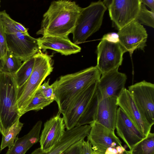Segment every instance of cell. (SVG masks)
<instances>
[{"instance_id": "obj_19", "label": "cell", "mask_w": 154, "mask_h": 154, "mask_svg": "<svg viewBox=\"0 0 154 154\" xmlns=\"http://www.w3.org/2000/svg\"><path fill=\"white\" fill-rule=\"evenodd\" d=\"M39 48L51 49L65 56L78 53L81 48L72 42L67 37L42 36L37 38Z\"/></svg>"}, {"instance_id": "obj_24", "label": "cell", "mask_w": 154, "mask_h": 154, "mask_svg": "<svg viewBox=\"0 0 154 154\" xmlns=\"http://www.w3.org/2000/svg\"><path fill=\"white\" fill-rule=\"evenodd\" d=\"M100 100V94L97 88L89 107L79 120L77 126L90 124L94 122L98 105Z\"/></svg>"}, {"instance_id": "obj_14", "label": "cell", "mask_w": 154, "mask_h": 154, "mask_svg": "<svg viewBox=\"0 0 154 154\" xmlns=\"http://www.w3.org/2000/svg\"><path fill=\"white\" fill-rule=\"evenodd\" d=\"M58 113L48 120L44 125L39 140L40 148L48 152L61 140L65 132L63 119Z\"/></svg>"}, {"instance_id": "obj_17", "label": "cell", "mask_w": 154, "mask_h": 154, "mask_svg": "<svg viewBox=\"0 0 154 154\" xmlns=\"http://www.w3.org/2000/svg\"><path fill=\"white\" fill-rule=\"evenodd\" d=\"M88 125L77 126L66 130L60 140L49 151L45 152L39 148L34 150L31 154H61L70 147L78 142L84 140L90 130Z\"/></svg>"}, {"instance_id": "obj_18", "label": "cell", "mask_w": 154, "mask_h": 154, "mask_svg": "<svg viewBox=\"0 0 154 154\" xmlns=\"http://www.w3.org/2000/svg\"><path fill=\"white\" fill-rule=\"evenodd\" d=\"M117 98L109 97L99 101L94 122L109 129L114 131L118 105Z\"/></svg>"}, {"instance_id": "obj_8", "label": "cell", "mask_w": 154, "mask_h": 154, "mask_svg": "<svg viewBox=\"0 0 154 154\" xmlns=\"http://www.w3.org/2000/svg\"><path fill=\"white\" fill-rule=\"evenodd\" d=\"M96 66L101 74L119 68L125 52L119 42L113 43L101 39L97 47Z\"/></svg>"}, {"instance_id": "obj_23", "label": "cell", "mask_w": 154, "mask_h": 154, "mask_svg": "<svg viewBox=\"0 0 154 154\" xmlns=\"http://www.w3.org/2000/svg\"><path fill=\"white\" fill-rule=\"evenodd\" d=\"M20 118L7 130L5 134L2 135L0 150L1 151L4 148H10L14 144L15 140L21 131L23 124L20 121Z\"/></svg>"}, {"instance_id": "obj_33", "label": "cell", "mask_w": 154, "mask_h": 154, "mask_svg": "<svg viewBox=\"0 0 154 154\" xmlns=\"http://www.w3.org/2000/svg\"><path fill=\"white\" fill-rule=\"evenodd\" d=\"M82 154H92L93 151L92 146L88 141L83 140L82 143Z\"/></svg>"}, {"instance_id": "obj_4", "label": "cell", "mask_w": 154, "mask_h": 154, "mask_svg": "<svg viewBox=\"0 0 154 154\" xmlns=\"http://www.w3.org/2000/svg\"><path fill=\"white\" fill-rule=\"evenodd\" d=\"M18 88L14 74L0 72V133L20 118L16 105Z\"/></svg>"}, {"instance_id": "obj_15", "label": "cell", "mask_w": 154, "mask_h": 154, "mask_svg": "<svg viewBox=\"0 0 154 154\" xmlns=\"http://www.w3.org/2000/svg\"><path fill=\"white\" fill-rule=\"evenodd\" d=\"M117 103L138 130L146 137L150 132L152 126L141 114L126 88H125L117 98Z\"/></svg>"}, {"instance_id": "obj_11", "label": "cell", "mask_w": 154, "mask_h": 154, "mask_svg": "<svg viewBox=\"0 0 154 154\" xmlns=\"http://www.w3.org/2000/svg\"><path fill=\"white\" fill-rule=\"evenodd\" d=\"M6 34L8 50L24 62L39 51L37 38L21 32Z\"/></svg>"}, {"instance_id": "obj_7", "label": "cell", "mask_w": 154, "mask_h": 154, "mask_svg": "<svg viewBox=\"0 0 154 154\" xmlns=\"http://www.w3.org/2000/svg\"><path fill=\"white\" fill-rule=\"evenodd\" d=\"M128 90L135 106L148 122L154 124V85L145 80L128 87Z\"/></svg>"}, {"instance_id": "obj_25", "label": "cell", "mask_w": 154, "mask_h": 154, "mask_svg": "<svg viewBox=\"0 0 154 154\" xmlns=\"http://www.w3.org/2000/svg\"><path fill=\"white\" fill-rule=\"evenodd\" d=\"M130 154H154V134L150 132L146 137L129 151Z\"/></svg>"}, {"instance_id": "obj_2", "label": "cell", "mask_w": 154, "mask_h": 154, "mask_svg": "<svg viewBox=\"0 0 154 154\" xmlns=\"http://www.w3.org/2000/svg\"><path fill=\"white\" fill-rule=\"evenodd\" d=\"M101 74L96 66L60 76L51 85L59 112L62 114L80 94L98 81Z\"/></svg>"}, {"instance_id": "obj_29", "label": "cell", "mask_w": 154, "mask_h": 154, "mask_svg": "<svg viewBox=\"0 0 154 154\" xmlns=\"http://www.w3.org/2000/svg\"><path fill=\"white\" fill-rule=\"evenodd\" d=\"M49 79L41 85L37 91L46 99L54 101L55 96L53 88L51 85L49 84Z\"/></svg>"}, {"instance_id": "obj_31", "label": "cell", "mask_w": 154, "mask_h": 154, "mask_svg": "<svg viewBox=\"0 0 154 154\" xmlns=\"http://www.w3.org/2000/svg\"><path fill=\"white\" fill-rule=\"evenodd\" d=\"M83 140L72 145L61 154H82V146Z\"/></svg>"}, {"instance_id": "obj_3", "label": "cell", "mask_w": 154, "mask_h": 154, "mask_svg": "<svg viewBox=\"0 0 154 154\" xmlns=\"http://www.w3.org/2000/svg\"><path fill=\"white\" fill-rule=\"evenodd\" d=\"M34 56L35 62L32 74L26 82L18 88L16 105L21 116L40 86L53 69L51 56L39 50Z\"/></svg>"}, {"instance_id": "obj_22", "label": "cell", "mask_w": 154, "mask_h": 154, "mask_svg": "<svg viewBox=\"0 0 154 154\" xmlns=\"http://www.w3.org/2000/svg\"><path fill=\"white\" fill-rule=\"evenodd\" d=\"M35 62L34 56L23 62L19 68L14 74L18 88L27 81L32 72Z\"/></svg>"}, {"instance_id": "obj_26", "label": "cell", "mask_w": 154, "mask_h": 154, "mask_svg": "<svg viewBox=\"0 0 154 154\" xmlns=\"http://www.w3.org/2000/svg\"><path fill=\"white\" fill-rule=\"evenodd\" d=\"M0 21L5 34L21 32L17 25V22L12 19L5 10L0 11Z\"/></svg>"}, {"instance_id": "obj_12", "label": "cell", "mask_w": 154, "mask_h": 154, "mask_svg": "<svg viewBox=\"0 0 154 154\" xmlns=\"http://www.w3.org/2000/svg\"><path fill=\"white\" fill-rule=\"evenodd\" d=\"M91 128L87 140L91 144L93 151L97 154H104L109 147L122 146L114 131L107 128L95 122L90 124Z\"/></svg>"}, {"instance_id": "obj_28", "label": "cell", "mask_w": 154, "mask_h": 154, "mask_svg": "<svg viewBox=\"0 0 154 154\" xmlns=\"http://www.w3.org/2000/svg\"><path fill=\"white\" fill-rule=\"evenodd\" d=\"M135 21L141 25L154 28V12L148 10L145 5L141 3L139 12Z\"/></svg>"}, {"instance_id": "obj_34", "label": "cell", "mask_w": 154, "mask_h": 154, "mask_svg": "<svg viewBox=\"0 0 154 154\" xmlns=\"http://www.w3.org/2000/svg\"><path fill=\"white\" fill-rule=\"evenodd\" d=\"M141 3L147 5L151 10V11L154 12V0H141Z\"/></svg>"}, {"instance_id": "obj_21", "label": "cell", "mask_w": 154, "mask_h": 154, "mask_svg": "<svg viewBox=\"0 0 154 154\" xmlns=\"http://www.w3.org/2000/svg\"><path fill=\"white\" fill-rule=\"evenodd\" d=\"M22 61L8 50L2 59H0V72L14 74L20 67Z\"/></svg>"}, {"instance_id": "obj_20", "label": "cell", "mask_w": 154, "mask_h": 154, "mask_svg": "<svg viewBox=\"0 0 154 154\" xmlns=\"http://www.w3.org/2000/svg\"><path fill=\"white\" fill-rule=\"evenodd\" d=\"M42 123L41 120L38 121L27 134L20 138L17 137L5 154H25L39 141Z\"/></svg>"}, {"instance_id": "obj_13", "label": "cell", "mask_w": 154, "mask_h": 154, "mask_svg": "<svg viewBox=\"0 0 154 154\" xmlns=\"http://www.w3.org/2000/svg\"><path fill=\"white\" fill-rule=\"evenodd\" d=\"M118 69L101 74L97 84L101 100L109 97L117 98L125 88L127 76L119 72Z\"/></svg>"}, {"instance_id": "obj_36", "label": "cell", "mask_w": 154, "mask_h": 154, "mask_svg": "<svg viewBox=\"0 0 154 154\" xmlns=\"http://www.w3.org/2000/svg\"><path fill=\"white\" fill-rule=\"evenodd\" d=\"M0 3H1V1L0 0V6H0Z\"/></svg>"}, {"instance_id": "obj_32", "label": "cell", "mask_w": 154, "mask_h": 154, "mask_svg": "<svg viewBox=\"0 0 154 154\" xmlns=\"http://www.w3.org/2000/svg\"><path fill=\"white\" fill-rule=\"evenodd\" d=\"M101 39H104L109 42L113 43L119 42V36L117 33L115 32L109 33L104 35Z\"/></svg>"}, {"instance_id": "obj_9", "label": "cell", "mask_w": 154, "mask_h": 154, "mask_svg": "<svg viewBox=\"0 0 154 154\" xmlns=\"http://www.w3.org/2000/svg\"><path fill=\"white\" fill-rule=\"evenodd\" d=\"M98 81L90 85L75 99L62 114L66 130L77 126L89 107L97 88Z\"/></svg>"}, {"instance_id": "obj_30", "label": "cell", "mask_w": 154, "mask_h": 154, "mask_svg": "<svg viewBox=\"0 0 154 154\" xmlns=\"http://www.w3.org/2000/svg\"><path fill=\"white\" fill-rule=\"evenodd\" d=\"M8 50L6 34L0 21V59L5 57Z\"/></svg>"}, {"instance_id": "obj_27", "label": "cell", "mask_w": 154, "mask_h": 154, "mask_svg": "<svg viewBox=\"0 0 154 154\" xmlns=\"http://www.w3.org/2000/svg\"><path fill=\"white\" fill-rule=\"evenodd\" d=\"M53 102L46 99L36 91L31 101L25 109L24 114L31 110L37 111L42 109Z\"/></svg>"}, {"instance_id": "obj_5", "label": "cell", "mask_w": 154, "mask_h": 154, "mask_svg": "<svg viewBox=\"0 0 154 154\" xmlns=\"http://www.w3.org/2000/svg\"><path fill=\"white\" fill-rule=\"evenodd\" d=\"M107 9L100 0L92 2L88 6L82 8L72 33L73 43L78 45L84 42L99 30Z\"/></svg>"}, {"instance_id": "obj_6", "label": "cell", "mask_w": 154, "mask_h": 154, "mask_svg": "<svg viewBox=\"0 0 154 154\" xmlns=\"http://www.w3.org/2000/svg\"><path fill=\"white\" fill-rule=\"evenodd\" d=\"M103 2L118 30L135 20L142 3L141 0H105Z\"/></svg>"}, {"instance_id": "obj_35", "label": "cell", "mask_w": 154, "mask_h": 154, "mask_svg": "<svg viewBox=\"0 0 154 154\" xmlns=\"http://www.w3.org/2000/svg\"><path fill=\"white\" fill-rule=\"evenodd\" d=\"M92 154H97L96 153H95L93 151L92 152Z\"/></svg>"}, {"instance_id": "obj_1", "label": "cell", "mask_w": 154, "mask_h": 154, "mask_svg": "<svg viewBox=\"0 0 154 154\" xmlns=\"http://www.w3.org/2000/svg\"><path fill=\"white\" fill-rule=\"evenodd\" d=\"M82 8L75 1H54L43 15L37 35L67 37L72 33Z\"/></svg>"}, {"instance_id": "obj_10", "label": "cell", "mask_w": 154, "mask_h": 154, "mask_svg": "<svg viewBox=\"0 0 154 154\" xmlns=\"http://www.w3.org/2000/svg\"><path fill=\"white\" fill-rule=\"evenodd\" d=\"M117 33L120 44L125 52H129L131 57L135 50L144 51L146 46V31L142 25L136 21L119 30Z\"/></svg>"}, {"instance_id": "obj_16", "label": "cell", "mask_w": 154, "mask_h": 154, "mask_svg": "<svg viewBox=\"0 0 154 154\" xmlns=\"http://www.w3.org/2000/svg\"><path fill=\"white\" fill-rule=\"evenodd\" d=\"M117 135L130 150L146 137L138 130L123 110L118 108L115 124Z\"/></svg>"}]
</instances>
